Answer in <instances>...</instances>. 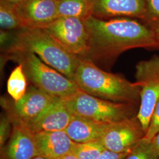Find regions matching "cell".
<instances>
[{
	"label": "cell",
	"instance_id": "1",
	"mask_svg": "<svg viewBox=\"0 0 159 159\" xmlns=\"http://www.w3.org/2000/svg\"><path fill=\"white\" fill-rule=\"evenodd\" d=\"M84 21L89 47L84 58L94 63L111 65L122 53L133 48L158 50L153 30L139 20L90 16Z\"/></svg>",
	"mask_w": 159,
	"mask_h": 159
},
{
	"label": "cell",
	"instance_id": "2",
	"mask_svg": "<svg viewBox=\"0 0 159 159\" xmlns=\"http://www.w3.org/2000/svg\"><path fill=\"white\" fill-rule=\"evenodd\" d=\"M73 80L87 94L111 102L137 104L141 87L119 74L108 73L87 58H80Z\"/></svg>",
	"mask_w": 159,
	"mask_h": 159
},
{
	"label": "cell",
	"instance_id": "3",
	"mask_svg": "<svg viewBox=\"0 0 159 159\" xmlns=\"http://www.w3.org/2000/svg\"><path fill=\"white\" fill-rule=\"evenodd\" d=\"M13 51L33 53L71 80L80 60L79 57L63 48L44 29L39 28H25L15 33L7 49V52Z\"/></svg>",
	"mask_w": 159,
	"mask_h": 159
},
{
	"label": "cell",
	"instance_id": "4",
	"mask_svg": "<svg viewBox=\"0 0 159 159\" xmlns=\"http://www.w3.org/2000/svg\"><path fill=\"white\" fill-rule=\"evenodd\" d=\"M7 58L23 66L27 79L33 85L51 96L64 99L80 91L74 81L29 52L13 51L6 53Z\"/></svg>",
	"mask_w": 159,
	"mask_h": 159
},
{
	"label": "cell",
	"instance_id": "5",
	"mask_svg": "<svg viewBox=\"0 0 159 159\" xmlns=\"http://www.w3.org/2000/svg\"><path fill=\"white\" fill-rule=\"evenodd\" d=\"M62 100L71 114L103 123L119 122L137 114L136 104L109 101L81 90Z\"/></svg>",
	"mask_w": 159,
	"mask_h": 159
},
{
	"label": "cell",
	"instance_id": "6",
	"mask_svg": "<svg viewBox=\"0 0 159 159\" xmlns=\"http://www.w3.org/2000/svg\"><path fill=\"white\" fill-rule=\"evenodd\" d=\"M135 77L141 87L140 106L137 117L145 133L154 110L159 100V56L154 55L139 61L136 66Z\"/></svg>",
	"mask_w": 159,
	"mask_h": 159
},
{
	"label": "cell",
	"instance_id": "7",
	"mask_svg": "<svg viewBox=\"0 0 159 159\" xmlns=\"http://www.w3.org/2000/svg\"><path fill=\"white\" fill-rule=\"evenodd\" d=\"M57 98L32 85L17 102L1 97V104L12 125L26 126L37 119Z\"/></svg>",
	"mask_w": 159,
	"mask_h": 159
},
{
	"label": "cell",
	"instance_id": "8",
	"mask_svg": "<svg viewBox=\"0 0 159 159\" xmlns=\"http://www.w3.org/2000/svg\"><path fill=\"white\" fill-rule=\"evenodd\" d=\"M67 51L84 58L88 51V33L84 20L58 17L43 29Z\"/></svg>",
	"mask_w": 159,
	"mask_h": 159
},
{
	"label": "cell",
	"instance_id": "9",
	"mask_svg": "<svg viewBox=\"0 0 159 159\" xmlns=\"http://www.w3.org/2000/svg\"><path fill=\"white\" fill-rule=\"evenodd\" d=\"M145 135L137 116L114 123L101 139L106 149L116 153L129 152Z\"/></svg>",
	"mask_w": 159,
	"mask_h": 159
},
{
	"label": "cell",
	"instance_id": "10",
	"mask_svg": "<svg viewBox=\"0 0 159 159\" xmlns=\"http://www.w3.org/2000/svg\"><path fill=\"white\" fill-rule=\"evenodd\" d=\"M92 16L101 19L131 18L142 21L146 12L144 0H91Z\"/></svg>",
	"mask_w": 159,
	"mask_h": 159
},
{
	"label": "cell",
	"instance_id": "11",
	"mask_svg": "<svg viewBox=\"0 0 159 159\" xmlns=\"http://www.w3.org/2000/svg\"><path fill=\"white\" fill-rule=\"evenodd\" d=\"M17 7L24 29H43L58 18L57 0H25Z\"/></svg>",
	"mask_w": 159,
	"mask_h": 159
},
{
	"label": "cell",
	"instance_id": "12",
	"mask_svg": "<svg viewBox=\"0 0 159 159\" xmlns=\"http://www.w3.org/2000/svg\"><path fill=\"white\" fill-rule=\"evenodd\" d=\"M37 156L34 133L23 125H12L11 136L1 149V159H33Z\"/></svg>",
	"mask_w": 159,
	"mask_h": 159
},
{
	"label": "cell",
	"instance_id": "13",
	"mask_svg": "<svg viewBox=\"0 0 159 159\" xmlns=\"http://www.w3.org/2000/svg\"><path fill=\"white\" fill-rule=\"evenodd\" d=\"M73 117L62 99L57 98L40 116L24 126L33 133L65 130Z\"/></svg>",
	"mask_w": 159,
	"mask_h": 159
},
{
	"label": "cell",
	"instance_id": "14",
	"mask_svg": "<svg viewBox=\"0 0 159 159\" xmlns=\"http://www.w3.org/2000/svg\"><path fill=\"white\" fill-rule=\"evenodd\" d=\"M39 156L57 159L71 153L76 143L64 130L41 131L34 133Z\"/></svg>",
	"mask_w": 159,
	"mask_h": 159
},
{
	"label": "cell",
	"instance_id": "15",
	"mask_svg": "<svg viewBox=\"0 0 159 159\" xmlns=\"http://www.w3.org/2000/svg\"><path fill=\"white\" fill-rule=\"evenodd\" d=\"M112 124L73 115L64 131L74 142H89L101 140Z\"/></svg>",
	"mask_w": 159,
	"mask_h": 159
},
{
	"label": "cell",
	"instance_id": "16",
	"mask_svg": "<svg viewBox=\"0 0 159 159\" xmlns=\"http://www.w3.org/2000/svg\"><path fill=\"white\" fill-rule=\"evenodd\" d=\"M58 17H74L82 20L92 16L91 0H57Z\"/></svg>",
	"mask_w": 159,
	"mask_h": 159
},
{
	"label": "cell",
	"instance_id": "17",
	"mask_svg": "<svg viewBox=\"0 0 159 159\" xmlns=\"http://www.w3.org/2000/svg\"><path fill=\"white\" fill-rule=\"evenodd\" d=\"M0 25L1 29L6 31L24 29L17 6L6 0H0Z\"/></svg>",
	"mask_w": 159,
	"mask_h": 159
},
{
	"label": "cell",
	"instance_id": "18",
	"mask_svg": "<svg viewBox=\"0 0 159 159\" xmlns=\"http://www.w3.org/2000/svg\"><path fill=\"white\" fill-rule=\"evenodd\" d=\"M27 78L23 66L18 64L14 68L7 81V92L14 101L22 98L27 91Z\"/></svg>",
	"mask_w": 159,
	"mask_h": 159
},
{
	"label": "cell",
	"instance_id": "19",
	"mask_svg": "<svg viewBox=\"0 0 159 159\" xmlns=\"http://www.w3.org/2000/svg\"><path fill=\"white\" fill-rule=\"evenodd\" d=\"M106 148L101 140L85 143H76L71 153L80 159H97Z\"/></svg>",
	"mask_w": 159,
	"mask_h": 159
},
{
	"label": "cell",
	"instance_id": "20",
	"mask_svg": "<svg viewBox=\"0 0 159 159\" xmlns=\"http://www.w3.org/2000/svg\"><path fill=\"white\" fill-rule=\"evenodd\" d=\"M125 159H159L152 148L151 142L140 140Z\"/></svg>",
	"mask_w": 159,
	"mask_h": 159
},
{
	"label": "cell",
	"instance_id": "21",
	"mask_svg": "<svg viewBox=\"0 0 159 159\" xmlns=\"http://www.w3.org/2000/svg\"><path fill=\"white\" fill-rule=\"evenodd\" d=\"M146 12L143 23L151 29L159 24V0H144Z\"/></svg>",
	"mask_w": 159,
	"mask_h": 159
},
{
	"label": "cell",
	"instance_id": "22",
	"mask_svg": "<svg viewBox=\"0 0 159 159\" xmlns=\"http://www.w3.org/2000/svg\"><path fill=\"white\" fill-rule=\"evenodd\" d=\"M159 133V100L157 103L148 126V130L143 138L144 141L151 142Z\"/></svg>",
	"mask_w": 159,
	"mask_h": 159
},
{
	"label": "cell",
	"instance_id": "23",
	"mask_svg": "<svg viewBox=\"0 0 159 159\" xmlns=\"http://www.w3.org/2000/svg\"><path fill=\"white\" fill-rule=\"evenodd\" d=\"M11 121L7 114L1 116L0 121V148L5 146L11 134Z\"/></svg>",
	"mask_w": 159,
	"mask_h": 159
},
{
	"label": "cell",
	"instance_id": "24",
	"mask_svg": "<svg viewBox=\"0 0 159 159\" xmlns=\"http://www.w3.org/2000/svg\"><path fill=\"white\" fill-rule=\"evenodd\" d=\"M130 151L125 153H116L107 149H105L97 159H125Z\"/></svg>",
	"mask_w": 159,
	"mask_h": 159
},
{
	"label": "cell",
	"instance_id": "25",
	"mask_svg": "<svg viewBox=\"0 0 159 159\" xmlns=\"http://www.w3.org/2000/svg\"><path fill=\"white\" fill-rule=\"evenodd\" d=\"M151 145L154 153L159 157V133L151 142Z\"/></svg>",
	"mask_w": 159,
	"mask_h": 159
},
{
	"label": "cell",
	"instance_id": "26",
	"mask_svg": "<svg viewBox=\"0 0 159 159\" xmlns=\"http://www.w3.org/2000/svg\"><path fill=\"white\" fill-rule=\"evenodd\" d=\"M154 33V35H155V39L157 43V44L158 46V50H159V24L154 27L153 29H152Z\"/></svg>",
	"mask_w": 159,
	"mask_h": 159
},
{
	"label": "cell",
	"instance_id": "27",
	"mask_svg": "<svg viewBox=\"0 0 159 159\" xmlns=\"http://www.w3.org/2000/svg\"><path fill=\"white\" fill-rule=\"evenodd\" d=\"M57 159H80L75 156H74L73 154L68 153L63 156L62 157L58 158Z\"/></svg>",
	"mask_w": 159,
	"mask_h": 159
},
{
	"label": "cell",
	"instance_id": "28",
	"mask_svg": "<svg viewBox=\"0 0 159 159\" xmlns=\"http://www.w3.org/2000/svg\"><path fill=\"white\" fill-rule=\"evenodd\" d=\"M6 1L11 2L15 6H19L20 4H22L23 2H24L25 0H6Z\"/></svg>",
	"mask_w": 159,
	"mask_h": 159
},
{
	"label": "cell",
	"instance_id": "29",
	"mask_svg": "<svg viewBox=\"0 0 159 159\" xmlns=\"http://www.w3.org/2000/svg\"><path fill=\"white\" fill-rule=\"evenodd\" d=\"M47 159V158H46V157H42V156H37V157H35L34 159Z\"/></svg>",
	"mask_w": 159,
	"mask_h": 159
}]
</instances>
